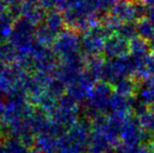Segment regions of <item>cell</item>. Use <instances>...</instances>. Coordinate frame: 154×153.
I'll use <instances>...</instances> for the list:
<instances>
[{
  "mask_svg": "<svg viewBox=\"0 0 154 153\" xmlns=\"http://www.w3.org/2000/svg\"><path fill=\"white\" fill-rule=\"evenodd\" d=\"M4 153H29L28 146L22 139H9L3 143Z\"/></svg>",
  "mask_w": 154,
  "mask_h": 153,
  "instance_id": "1",
  "label": "cell"
}]
</instances>
